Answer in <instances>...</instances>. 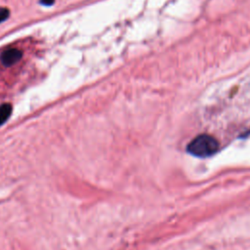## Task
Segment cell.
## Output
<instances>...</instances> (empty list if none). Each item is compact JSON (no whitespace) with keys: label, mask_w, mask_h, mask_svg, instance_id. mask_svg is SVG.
Returning <instances> with one entry per match:
<instances>
[{"label":"cell","mask_w":250,"mask_h":250,"mask_svg":"<svg viewBox=\"0 0 250 250\" xmlns=\"http://www.w3.org/2000/svg\"><path fill=\"white\" fill-rule=\"evenodd\" d=\"M220 148L218 140L209 134H200L194 137L187 146L188 154L198 157L207 158L214 155Z\"/></svg>","instance_id":"6da1fadb"},{"label":"cell","mask_w":250,"mask_h":250,"mask_svg":"<svg viewBox=\"0 0 250 250\" xmlns=\"http://www.w3.org/2000/svg\"><path fill=\"white\" fill-rule=\"evenodd\" d=\"M22 53L19 49L12 48L4 51L0 56V61L5 66H11L17 63L21 59Z\"/></svg>","instance_id":"7a4b0ae2"},{"label":"cell","mask_w":250,"mask_h":250,"mask_svg":"<svg viewBox=\"0 0 250 250\" xmlns=\"http://www.w3.org/2000/svg\"><path fill=\"white\" fill-rule=\"evenodd\" d=\"M12 105L10 104H3L0 105V126L3 125L11 116Z\"/></svg>","instance_id":"3957f363"},{"label":"cell","mask_w":250,"mask_h":250,"mask_svg":"<svg viewBox=\"0 0 250 250\" xmlns=\"http://www.w3.org/2000/svg\"><path fill=\"white\" fill-rule=\"evenodd\" d=\"M10 16V11L9 9L5 7H0V22L6 21Z\"/></svg>","instance_id":"277c9868"},{"label":"cell","mask_w":250,"mask_h":250,"mask_svg":"<svg viewBox=\"0 0 250 250\" xmlns=\"http://www.w3.org/2000/svg\"><path fill=\"white\" fill-rule=\"evenodd\" d=\"M40 3L46 7H49L55 3V0H40Z\"/></svg>","instance_id":"5b68a950"}]
</instances>
